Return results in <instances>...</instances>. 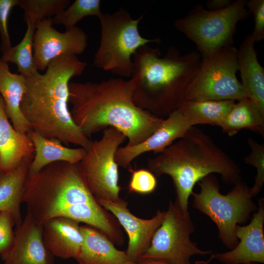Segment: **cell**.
<instances>
[{"instance_id":"cell-4","label":"cell","mask_w":264,"mask_h":264,"mask_svg":"<svg viewBox=\"0 0 264 264\" xmlns=\"http://www.w3.org/2000/svg\"><path fill=\"white\" fill-rule=\"evenodd\" d=\"M147 166L154 175L171 177L176 194L175 202L184 212L189 211V198L195 184L207 176L219 174L229 185L241 180L236 162L209 135L195 126L149 158Z\"/></svg>"},{"instance_id":"cell-28","label":"cell","mask_w":264,"mask_h":264,"mask_svg":"<svg viewBox=\"0 0 264 264\" xmlns=\"http://www.w3.org/2000/svg\"><path fill=\"white\" fill-rule=\"evenodd\" d=\"M99 0H75L71 5L52 18L54 24L64 25L66 30L76 26V23L88 16H100Z\"/></svg>"},{"instance_id":"cell-3","label":"cell","mask_w":264,"mask_h":264,"mask_svg":"<svg viewBox=\"0 0 264 264\" xmlns=\"http://www.w3.org/2000/svg\"><path fill=\"white\" fill-rule=\"evenodd\" d=\"M201 62L198 51L182 54L172 46L162 56L158 47L142 46L133 55L134 103L158 117H167L185 102L187 88Z\"/></svg>"},{"instance_id":"cell-25","label":"cell","mask_w":264,"mask_h":264,"mask_svg":"<svg viewBox=\"0 0 264 264\" xmlns=\"http://www.w3.org/2000/svg\"><path fill=\"white\" fill-rule=\"evenodd\" d=\"M236 101H186L178 108L191 126L209 124L220 126Z\"/></svg>"},{"instance_id":"cell-9","label":"cell","mask_w":264,"mask_h":264,"mask_svg":"<svg viewBox=\"0 0 264 264\" xmlns=\"http://www.w3.org/2000/svg\"><path fill=\"white\" fill-rule=\"evenodd\" d=\"M238 49L233 45L201 57L199 69L188 86L186 101H239L247 97L237 78Z\"/></svg>"},{"instance_id":"cell-31","label":"cell","mask_w":264,"mask_h":264,"mask_svg":"<svg viewBox=\"0 0 264 264\" xmlns=\"http://www.w3.org/2000/svg\"><path fill=\"white\" fill-rule=\"evenodd\" d=\"M19 0H0V36L2 54L11 47L8 30V20L12 8L18 6Z\"/></svg>"},{"instance_id":"cell-22","label":"cell","mask_w":264,"mask_h":264,"mask_svg":"<svg viewBox=\"0 0 264 264\" xmlns=\"http://www.w3.org/2000/svg\"><path fill=\"white\" fill-rule=\"evenodd\" d=\"M28 135L35 149L34 157L28 170L29 175H34L46 166L55 162L79 163L87 153V150L84 148L66 147L59 140L45 138L32 130Z\"/></svg>"},{"instance_id":"cell-29","label":"cell","mask_w":264,"mask_h":264,"mask_svg":"<svg viewBox=\"0 0 264 264\" xmlns=\"http://www.w3.org/2000/svg\"><path fill=\"white\" fill-rule=\"evenodd\" d=\"M247 142L251 151L244 158V161L254 166L257 171L254 185L250 189L253 198L261 192L264 184V144L258 143L251 137L248 139Z\"/></svg>"},{"instance_id":"cell-40","label":"cell","mask_w":264,"mask_h":264,"mask_svg":"<svg viewBox=\"0 0 264 264\" xmlns=\"http://www.w3.org/2000/svg\"></svg>"},{"instance_id":"cell-23","label":"cell","mask_w":264,"mask_h":264,"mask_svg":"<svg viewBox=\"0 0 264 264\" xmlns=\"http://www.w3.org/2000/svg\"><path fill=\"white\" fill-rule=\"evenodd\" d=\"M33 157L25 158L16 168L2 172L0 175V212H9L14 219L16 226L22 221L20 207L25 180Z\"/></svg>"},{"instance_id":"cell-18","label":"cell","mask_w":264,"mask_h":264,"mask_svg":"<svg viewBox=\"0 0 264 264\" xmlns=\"http://www.w3.org/2000/svg\"><path fill=\"white\" fill-rule=\"evenodd\" d=\"M33 144L28 134L18 132L10 124L0 94V170L10 171L25 159L34 155Z\"/></svg>"},{"instance_id":"cell-33","label":"cell","mask_w":264,"mask_h":264,"mask_svg":"<svg viewBox=\"0 0 264 264\" xmlns=\"http://www.w3.org/2000/svg\"><path fill=\"white\" fill-rule=\"evenodd\" d=\"M246 6L254 19V28L251 34L255 42L261 41L264 39V0L247 1Z\"/></svg>"},{"instance_id":"cell-35","label":"cell","mask_w":264,"mask_h":264,"mask_svg":"<svg viewBox=\"0 0 264 264\" xmlns=\"http://www.w3.org/2000/svg\"><path fill=\"white\" fill-rule=\"evenodd\" d=\"M137 264H170L168 262L162 259L151 258H140L136 263Z\"/></svg>"},{"instance_id":"cell-2","label":"cell","mask_w":264,"mask_h":264,"mask_svg":"<svg viewBox=\"0 0 264 264\" xmlns=\"http://www.w3.org/2000/svg\"><path fill=\"white\" fill-rule=\"evenodd\" d=\"M87 64L75 55L62 56L53 60L45 72L26 77L21 109L31 130L42 136L89 147L91 141L74 123L68 104V84L81 75Z\"/></svg>"},{"instance_id":"cell-10","label":"cell","mask_w":264,"mask_h":264,"mask_svg":"<svg viewBox=\"0 0 264 264\" xmlns=\"http://www.w3.org/2000/svg\"><path fill=\"white\" fill-rule=\"evenodd\" d=\"M126 139L125 134L115 128L104 129L101 138L91 141L79 163L86 183L97 201H116L120 198L118 166L115 155Z\"/></svg>"},{"instance_id":"cell-15","label":"cell","mask_w":264,"mask_h":264,"mask_svg":"<svg viewBox=\"0 0 264 264\" xmlns=\"http://www.w3.org/2000/svg\"><path fill=\"white\" fill-rule=\"evenodd\" d=\"M43 226L26 214L16 226L13 245L1 255L3 264H54L53 255L43 239Z\"/></svg>"},{"instance_id":"cell-30","label":"cell","mask_w":264,"mask_h":264,"mask_svg":"<svg viewBox=\"0 0 264 264\" xmlns=\"http://www.w3.org/2000/svg\"><path fill=\"white\" fill-rule=\"evenodd\" d=\"M132 175L128 185L129 191L140 194H148L154 191L157 181L154 175L149 170L140 169L131 170Z\"/></svg>"},{"instance_id":"cell-6","label":"cell","mask_w":264,"mask_h":264,"mask_svg":"<svg viewBox=\"0 0 264 264\" xmlns=\"http://www.w3.org/2000/svg\"><path fill=\"white\" fill-rule=\"evenodd\" d=\"M199 193L194 191L193 206L207 216L216 225L219 237L229 250L238 243L235 235L237 225L244 224L250 214L258 209L250 193V188L242 179L227 194H222L217 177L210 174L198 183Z\"/></svg>"},{"instance_id":"cell-27","label":"cell","mask_w":264,"mask_h":264,"mask_svg":"<svg viewBox=\"0 0 264 264\" xmlns=\"http://www.w3.org/2000/svg\"><path fill=\"white\" fill-rule=\"evenodd\" d=\"M70 3L68 0H19L18 6L23 10L26 23L36 26L43 19L58 14Z\"/></svg>"},{"instance_id":"cell-39","label":"cell","mask_w":264,"mask_h":264,"mask_svg":"<svg viewBox=\"0 0 264 264\" xmlns=\"http://www.w3.org/2000/svg\"><path fill=\"white\" fill-rule=\"evenodd\" d=\"M1 172H2L0 170V175L1 173Z\"/></svg>"},{"instance_id":"cell-12","label":"cell","mask_w":264,"mask_h":264,"mask_svg":"<svg viewBox=\"0 0 264 264\" xmlns=\"http://www.w3.org/2000/svg\"><path fill=\"white\" fill-rule=\"evenodd\" d=\"M51 18H45L36 26L33 37V59L36 69L45 70L50 63L62 56L80 55L87 46L86 33L77 26L65 32L53 27Z\"/></svg>"},{"instance_id":"cell-5","label":"cell","mask_w":264,"mask_h":264,"mask_svg":"<svg viewBox=\"0 0 264 264\" xmlns=\"http://www.w3.org/2000/svg\"><path fill=\"white\" fill-rule=\"evenodd\" d=\"M79 163L55 162L34 175L27 174L22 202L27 214L36 222L43 225L72 205L98 203L86 183Z\"/></svg>"},{"instance_id":"cell-32","label":"cell","mask_w":264,"mask_h":264,"mask_svg":"<svg viewBox=\"0 0 264 264\" xmlns=\"http://www.w3.org/2000/svg\"><path fill=\"white\" fill-rule=\"evenodd\" d=\"M15 222L7 211L0 212V255L7 253L12 247L15 237L13 226Z\"/></svg>"},{"instance_id":"cell-19","label":"cell","mask_w":264,"mask_h":264,"mask_svg":"<svg viewBox=\"0 0 264 264\" xmlns=\"http://www.w3.org/2000/svg\"><path fill=\"white\" fill-rule=\"evenodd\" d=\"M251 34L245 37L238 49V70L247 97L264 116V68L259 63Z\"/></svg>"},{"instance_id":"cell-20","label":"cell","mask_w":264,"mask_h":264,"mask_svg":"<svg viewBox=\"0 0 264 264\" xmlns=\"http://www.w3.org/2000/svg\"><path fill=\"white\" fill-rule=\"evenodd\" d=\"M83 242L75 259L78 264H125L126 251L117 249L104 234L88 225H80Z\"/></svg>"},{"instance_id":"cell-38","label":"cell","mask_w":264,"mask_h":264,"mask_svg":"<svg viewBox=\"0 0 264 264\" xmlns=\"http://www.w3.org/2000/svg\"><path fill=\"white\" fill-rule=\"evenodd\" d=\"M125 264H137V263H136L132 262H130V261H128Z\"/></svg>"},{"instance_id":"cell-14","label":"cell","mask_w":264,"mask_h":264,"mask_svg":"<svg viewBox=\"0 0 264 264\" xmlns=\"http://www.w3.org/2000/svg\"><path fill=\"white\" fill-rule=\"evenodd\" d=\"M238 243L232 249L214 253V259L223 264L264 263V198L258 200L257 210L246 225H237Z\"/></svg>"},{"instance_id":"cell-37","label":"cell","mask_w":264,"mask_h":264,"mask_svg":"<svg viewBox=\"0 0 264 264\" xmlns=\"http://www.w3.org/2000/svg\"><path fill=\"white\" fill-rule=\"evenodd\" d=\"M260 264L258 263H244V264Z\"/></svg>"},{"instance_id":"cell-17","label":"cell","mask_w":264,"mask_h":264,"mask_svg":"<svg viewBox=\"0 0 264 264\" xmlns=\"http://www.w3.org/2000/svg\"><path fill=\"white\" fill-rule=\"evenodd\" d=\"M43 239L54 256L76 259L83 242L79 222L67 218H52L43 224Z\"/></svg>"},{"instance_id":"cell-34","label":"cell","mask_w":264,"mask_h":264,"mask_svg":"<svg viewBox=\"0 0 264 264\" xmlns=\"http://www.w3.org/2000/svg\"><path fill=\"white\" fill-rule=\"evenodd\" d=\"M233 1L231 0H208L206 1V5L209 10H218L227 7Z\"/></svg>"},{"instance_id":"cell-26","label":"cell","mask_w":264,"mask_h":264,"mask_svg":"<svg viewBox=\"0 0 264 264\" xmlns=\"http://www.w3.org/2000/svg\"><path fill=\"white\" fill-rule=\"evenodd\" d=\"M26 24V31L21 41L2 54L0 58L4 62L15 64L20 74L25 77L39 71L35 67L33 59V37L36 26L30 23Z\"/></svg>"},{"instance_id":"cell-21","label":"cell","mask_w":264,"mask_h":264,"mask_svg":"<svg viewBox=\"0 0 264 264\" xmlns=\"http://www.w3.org/2000/svg\"><path fill=\"white\" fill-rule=\"evenodd\" d=\"M26 79L21 74L10 71L8 63L0 60V94L8 118L19 132L27 134L31 130L21 109Z\"/></svg>"},{"instance_id":"cell-8","label":"cell","mask_w":264,"mask_h":264,"mask_svg":"<svg viewBox=\"0 0 264 264\" xmlns=\"http://www.w3.org/2000/svg\"><path fill=\"white\" fill-rule=\"evenodd\" d=\"M245 0H236L218 10L205 9L198 4L185 16L176 20L174 26L197 46L201 57L233 44L238 23L250 14Z\"/></svg>"},{"instance_id":"cell-36","label":"cell","mask_w":264,"mask_h":264,"mask_svg":"<svg viewBox=\"0 0 264 264\" xmlns=\"http://www.w3.org/2000/svg\"><path fill=\"white\" fill-rule=\"evenodd\" d=\"M214 259V254H211L209 259L207 261H198L195 263V264H208L212 260Z\"/></svg>"},{"instance_id":"cell-7","label":"cell","mask_w":264,"mask_h":264,"mask_svg":"<svg viewBox=\"0 0 264 264\" xmlns=\"http://www.w3.org/2000/svg\"><path fill=\"white\" fill-rule=\"evenodd\" d=\"M98 18L101 39L94 56V66L120 76L131 77L132 56L142 46L159 43L160 39H148L141 36L138 25L142 16L133 19L123 9L113 14L102 12Z\"/></svg>"},{"instance_id":"cell-16","label":"cell","mask_w":264,"mask_h":264,"mask_svg":"<svg viewBox=\"0 0 264 264\" xmlns=\"http://www.w3.org/2000/svg\"><path fill=\"white\" fill-rule=\"evenodd\" d=\"M191 126L179 109L163 119L160 126L145 141L132 146L120 147L115 160L118 166L127 168L136 157L146 152L158 154L182 137Z\"/></svg>"},{"instance_id":"cell-11","label":"cell","mask_w":264,"mask_h":264,"mask_svg":"<svg viewBox=\"0 0 264 264\" xmlns=\"http://www.w3.org/2000/svg\"><path fill=\"white\" fill-rule=\"evenodd\" d=\"M195 227L189 211H182L170 200L165 217L141 258L162 259L170 264H192L193 256H204L211 250L199 249L190 239Z\"/></svg>"},{"instance_id":"cell-1","label":"cell","mask_w":264,"mask_h":264,"mask_svg":"<svg viewBox=\"0 0 264 264\" xmlns=\"http://www.w3.org/2000/svg\"><path fill=\"white\" fill-rule=\"evenodd\" d=\"M68 88L72 119L89 138L94 133L112 127L125 134L128 140L126 146H134L147 139L164 119L135 104L131 79L69 82Z\"/></svg>"},{"instance_id":"cell-24","label":"cell","mask_w":264,"mask_h":264,"mask_svg":"<svg viewBox=\"0 0 264 264\" xmlns=\"http://www.w3.org/2000/svg\"><path fill=\"white\" fill-rule=\"evenodd\" d=\"M220 127L229 136L242 129H248L264 135V116L256 104L246 97L236 102Z\"/></svg>"},{"instance_id":"cell-13","label":"cell","mask_w":264,"mask_h":264,"mask_svg":"<svg viewBox=\"0 0 264 264\" xmlns=\"http://www.w3.org/2000/svg\"><path fill=\"white\" fill-rule=\"evenodd\" d=\"M97 202L110 211L125 229L129 239L126 251L128 260L137 263L149 248L154 233L165 217L166 211L158 210L152 218L143 219L132 213L128 202L122 198Z\"/></svg>"}]
</instances>
